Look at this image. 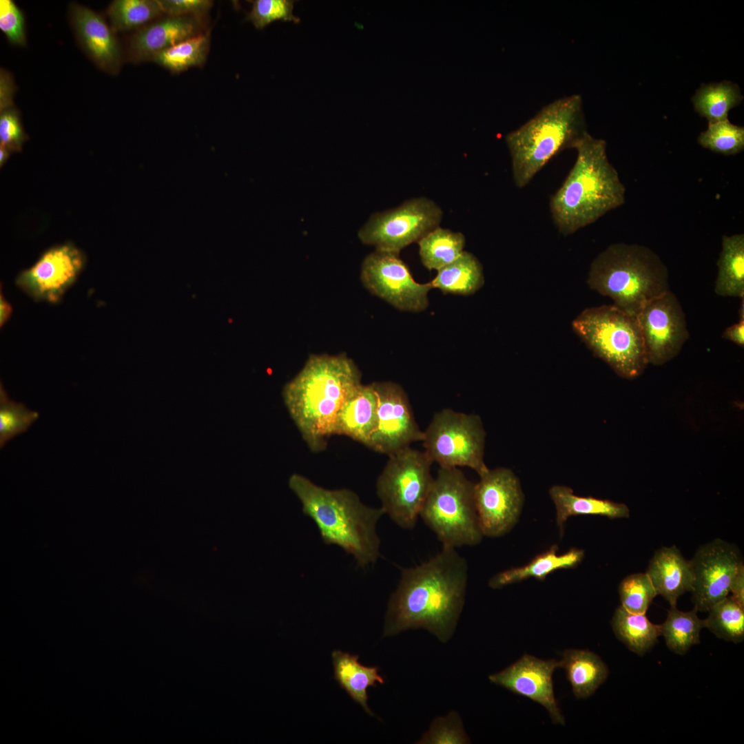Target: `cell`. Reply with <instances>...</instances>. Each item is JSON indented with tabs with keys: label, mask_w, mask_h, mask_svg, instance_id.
<instances>
[{
	"label": "cell",
	"mask_w": 744,
	"mask_h": 744,
	"mask_svg": "<svg viewBox=\"0 0 744 744\" xmlns=\"http://www.w3.org/2000/svg\"><path fill=\"white\" fill-rule=\"evenodd\" d=\"M465 242L462 233L438 226L417 242L421 261L428 269L438 271L463 253Z\"/></svg>",
	"instance_id": "4dcf8cb0"
},
{
	"label": "cell",
	"mask_w": 744,
	"mask_h": 744,
	"mask_svg": "<svg viewBox=\"0 0 744 744\" xmlns=\"http://www.w3.org/2000/svg\"><path fill=\"white\" fill-rule=\"evenodd\" d=\"M360 278L371 293L397 309L418 312L428 307L431 283L415 282L399 254L375 250L364 259Z\"/></svg>",
	"instance_id": "7c38bea8"
},
{
	"label": "cell",
	"mask_w": 744,
	"mask_h": 744,
	"mask_svg": "<svg viewBox=\"0 0 744 744\" xmlns=\"http://www.w3.org/2000/svg\"><path fill=\"white\" fill-rule=\"evenodd\" d=\"M572 326L590 350L623 378L637 377L648 364L637 316L613 304L584 309Z\"/></svg>",
	"instance_id": "52a82bcc"
},
{
	"label": "cell",
	"mask_w": 744,
	"mask_h": 744,
	"mask_svg": "<svg viewBox=\"0 0 744 744\" xmlns=\"http://www.w3.org/2000/svg\"><path fill=\"white\" fill-rule=\"evenodd\" d=\"M0 29L12 45H25V17L12 0L0 1Z\"/></svg>",
	"instance_id": "60d3db41"
},
{
	"label": "cell",
	"mask_w": 744,
	"mask_h": 744,
	"mask_svg": "<svg viewBox=\"0 0 744 744\" xmlns=\"http://www.w3.org/2000/svg\"><path fill=\"white\" fill-rule=\"evenodd\" d=\"M422 439L424 451L440 467H468L479 476L485 464L486 432L480 417L444 409L436 412Z\"/></svg>",
	"instance_id": "30bf717a"
},
{
	"label": "cell",
	"mask_w": 744,
	"mask_h": 744,
	"mask_svg": "<svg viewBox=\"0 0 744 744\" xmlns=\"http://www.w3.org/2000/svg\"><path fill=\"white\" fill-rule=\"evenodd\" d=\"M22 403L10 400L2 384L0 386V448L13 437L25 432L39 417Z\"/></svg>",
	"instance_id": "d590c367"
},
{
	"label": "cell",
	"mask_w": 744,
	"mask_h": 744,
	"mask_svg": "<svg viewBox=\"0 0 744 744\" xmlns=\"http://www.w3.org/2000/svg\"><path fill=\"white\" fill-rule=\"evenodd\" d=\"M159 2L164 14L174 17H203L213 5L209 0H159Z\"/></svg>",
	"instance_id": "7bdbcfd3"
},
{
	"label": "cell",
	"mask_w": 744,
	"mask_h": 744,
	"mask_svg": "<svg viewBox=\"0 0 744 744\" xmlns=\"http://www.w3.org/2000/svg\"><path fill=\"white\" fill-rule=\"evenodd\" d=\"M10 152L8 151L7 149H6V148H4L3 147H0V164H1V166H2L4 164V163L6 162V161L8 159Z\"/></svg>",
	"instance_id": "c3c4849f"
},
{
	"label": "cell",
	"mask_w": 744,
	"mask_h": 744,
	"mask_svg": "<svg viewBox=\"0 0 744 744\" xmlns=\"http://www.w3.org/2000/svg\"><path fill=\"white\" fill-rule=\"evenodd\" d=\"M373 385L378 395L377 422L366 446L389 456L413 442H422L423 431L415 421L403 388L393 382Z\"/></svg>",
	"instance_id": "9a60e30c"
},
{
	"label": "cell",
	"mask_w": 744,
	"mask_h": 744,
	"mask_svg": "<svg viewBox=\"0 0 744 744\" xmlns=\"http://www.w3.org/2000/svg\"><path fill=\"white\" fill-rule=\"evenodd\" d=\"M209 47V34L206 32L160 52L152 61L172 73L178 74L189 68L202 65Z\"/></svg>",
	"instance_id": "e575fe53"
},
{
	"label": "cell",
	"mask_w": 744,
	"mask_h": 744,
	"mask_svg": "<svg viewBox=\"0 0 744 744\" xmlns=\"http://www.w3.org/2000/svg\"><path fill=\"white\" fill-rule=\"evenodd\" d=\"M484 282L482 264L471 253L464 251L453 262L437 271L430 282L444 293L471 295L479 289Z\"/></svg>",
	"instance_id": "83f0119b"
},
{
	"label": "cell",
	"mask_w": 744,
	"mask_h": 744,
	"mask_svg": "<svg viewBox=\"0 0 744 744\" xmlns=\"http://www.w3.org/2000/svg\"><path fill=\"white\" fill-rule=\"evenodd\" d=\"M70 17L76 37L90 59L104 72H118L121 50L115 32L103 17L90 8L72 3Z\"/></svg>",
	"instance_id": "d6986e66"
},
{
	"label": "cell",
	"mask_w": 744,
	"mask_h": 744,
	"mask_svg": "<svg viewBox=\"0 0 744 744\" xmlns=\"http://www.w3.org/2000/svg\"><path fill=\"white\" fill-rule=\"evenodd\" d=\"M557 545L552 546L546 551L538 555L527 564L505 570L493 575L488 581V586L498 589L507 585L524 581L530 577L544 581L551 572L578 566L584 558V550L572 548L559 555Z\"/></svg>",
	"instance_id": "d4e9b609"
},
{
	"label": "cell",
	"mask_w": 744,
	"mask_h": 744,
	"mask_svg": "<svg viewBox=\"0 0 744 744\" xmlns=\"http://www.w3.org/2000/svg\"><path fill=\"white\" fill-rule=\"evenodd\" d=\"M690 561L694 576L691 591L694 608L707 612L730 593L731 581L743 564L741 553L734 544L716 538L700 546Z\"/></svg>",
	"instance_id": "e0dca14e"
},
{
	"label": "cell",
	"mask_w": 744,
	"mask_h": 744,
	"mask_svg": "<svg viewBox=\"0 0 744 744\" xmlns=\"http://www.w3.org/2000/svg\"><path fill=\"white\" fill-rule=\"evenodd\" d=\"M714 291L720 296L744 298V235L723 236Z\"/></svg>",
	"instance_id": "4316f807"
},
{
	"label": "cell",
	"mask_w": 744,
	"mask_h": 744,
	"mask_svg": "<svg viewBox=\"0 0 744 744\" xmlns=\"http://www.w3.org/2000/svg\"><path fill=\"white\" fill-rule=\"evenodd\" d=\"M588 133L579 94L558 99L544 106L505 141L516 187L526 186L557 154L575 149Z\"/></svg>",
	"instance_id": "5b68a950"
},
{
	"label": "cell",
	"mask_w": 744,
	"mask_h": 744,
	"mask_svg": "<svg viewBox=\"0 0 744 744\" xmlns=\"http://www.w3.org/2000/svg\"><path fill=\"white\" fill-rule=\"evenodd\" d=\"M722 337L734 342L741 347L744 346V318H740L739 321L727 327L723 333Z\"/></svg>",
	"instance_id": "bcb514c9"
},
{
	"label": "cell",
	"mask_w": 744,
	"mask_h": 744,
	"mask_svg": "<svg viewBox=\"0 0 744 744\" xmlns=\"http://www.w3.org/2000/svg\"><path fill=\"white\" fill-rule=\"evenodd\" d=\"M563 668L577 699L592 696L608 676L607 665L595 652L588 650L569 649L562 653Z\"/></svg>",
	"instance_id": "484cf974"
},
{
	"label": "cell",
	"mask_w": 744,
	"mask_h": 744,
	"mask_svg": "<svg viewBox=\"0 0 744 744\" xmlns=\"http://www.w3.org/2000/svg\"><path fill=\"white\" fill-rule=\"evenodd\" d=\"M619 593L621 606L633 613L645 614L657 595L646 573H635L626 577L620 583Z\"/></svg>",
	"instance_id": "74e56055"
},
{
	"label": "cell",
	"mask_w": 744,
	"mask_h": 744,
	"mask_svg": "<svg viewBox=\"0 0 744 744\" xmlns=\"http://www.w3.org/2000/svg\"><path fill=\"white\" fill-rule=\"evenodd\" d=\"M15 85L12 75L5 69L0 71V112L14 107Z\"/></svg>",
	"instance_id": "ee69618b"
},
{
	"label": "cell",
	"mask_w": 744,
	"mask_h": 744,
	"mask_svg": "<svg viewBox=\"0 0 744 744\" xmlns=\"http://www.w3.org/2000/svg\"><path fill=\"white\" fill-rule=\"evenodd\" d=\"M334 679L351 699L360 704L366 714L375 716L368 705L367 689L383 684L384 680L377 666H365L359 662V656L334 650L331 654Z\"/></svg>",
	"instance_id": "cb8c5ba5"
},
{
	"label": "cell",
	"mask_w": 744,
	"mask_h": 744,
	"mask_svg": "<svg viewBox=\"0 0 744 744\" xmlns=\"http://www.w3.org/2000/svg\"><path fill=\"white\" fill-rule=\"evenodd\" d=\"M549 495L556 509V521L560 535H563L564 524L568 517L577 515H600L610 519L628 518V507L623 503L593 497L578 496L573 490L562 485H554Z\"/></svg>",
	"instance_id": "603a6c76"
},
{
	"label": "cell",
	"mask_w": 744,
	"mask_h": 744,
	"mask_svg": "<svg viewBox=\"0 0 744 744\" xmlns=\"http://www.w3.org/2000/svg\"><path fill=\"white\" fill-rule=\"evenodd\" d=\"M560 668L556 659L543 660L529 654L504 670L490 674V681L542 705L554 724L564 725L565 719L556 701L552 675Z\"/></svg>",
	"instance_id": "ac0fdd59"
},
{
	"label": "cell",
	"mask_w": 744,
	"mask_h": 744,
	"mask_svg": "<svg viewBox=\"0 0 744 744\" xmlns=\"http://www.w3.org/2000/svg\"><path fill=\"white\" fill-rule=\"evenodd\" d=\"M378 395L373 383L358 386L340 407L334 435H345L366 445L377 422Z\"/></svg>",
	"instance_id": "7402d4cb"
},
{
	"label": "cell",
	"mask_w": 744,
	"mask_h": 744,
	"mask_svg": "<svg viewBox=\"0 0 744 744\" xmlns=\"http://www.w3.org/2000/svg\"><path fill=\"white\" fill-rule=\"evenodd\" d=\"M637 318L648 363L661 365L672 360L689 337L683 310L670 290L648 302Z\"/></svg>",
	"instance_id": "5bb4252c"
},
{
	"label": "cell",
	"mask_w": 744,
	"mask_h": 744,
	"mask_svg": "<svg viewBox=\"0 0 744 744\" xmlns=\"http://www.w3.org/2000/svg\"><path fill=\"white\" fill-rule=\"evenodd\" d=\"M743 99L739 87L730 81L702 84L692 98L696 112L708 123L727 119L730 110Z\"/></svg>",
	"instance_id": "f546056e"
},
{
	"label": "cell",
	"mask_w": 744,
	"mask_h": 744,
	"mask_svg": "<svg viewBox=\"0 0 744 744\" xmlns=\"http://www.w3.org/2000/svg\"><path fill=\"white\" fill-rule=\"evenodd\" d=\"M12 311V308L10 304L5 299L3 295L1 293L0 298V324L1 327L3 326L5 323L10 318Z\"/></svg>",
	"instance_id": "7dc6e473"
},
{
	"label": "cell",
	"mask_w": 744,
	"mask_h": 744,
	"mask_svg": "<svg viewBox=\"0 0 744 744\" xmlns=\"http://www.w3.org/2000/svg\"><path fill=\"white\" fill-rule=\"evenodd\" d=\"M418 743L462 744L470 742L464 732L459 714L452 712L445 717L435 719L429 730L422 736Z\"/></svg>",
	"instance_id": "ab89813d"
},
{
	"label": "cell",
	"mask_w": 744,
	"mask_h": 744,
	"mask_svg": "<svg viewBox=\"0 0 744 744\" xmlns=\"http://www.w3.org/2000/svg\"><path fill=\"white\" fill-rule=\"evenodd\" d=\"M289 487L299 499L302 512L318 528L325 544L336 545L365 567L380 556L376 525L384 511L364 505L347 489L329 490L299 474L289 479Z\"/></svg>",
	"instance_id": "277c9868"
},
{
	"label": "cell",
	"mask_w": 744,
	"mask_h": 744,
	"mask_svg": "<svg viewBox=\"0 0 744 744\" xmlns=\"http://www.w3.org/2000/svg\"><path fill=\"white\" fill-rule=\"evenodd\" d=\"M85 263L84 254L73 245L55 246L22 271L15 282L35 301L58 303L75 282Z\"/></svg>",
	"instance_id": "2e32d148"
},
{
	"label": "cell",
	"mask_w": 744,
	"mask_h": 744,
	"mask_svg": "<svg viewBox=\"0 0 744 744\" xmlns=\"http://www.w3.org/2000/svg\"><path fill=\"white\" fill-rule=\"evenodd\" d=\"M295 1L292 0H256L247 14L246 20L251 21L256 28L262 30L276 21L300 22L299 17L293 14Z\"/></svg>",
	"instance_id": "f35d334b"
},
{
	"label": "cell",
	"mask_w": 744,
	"mask_h": 744,
	"mask_svg": "<svg viewBox=\"0 0 744 744\" xmlns=\"http://www.w3.org/2000/svg\"><path fill=\"white\" fill-rule=\"evenodd\" d=\"M420 516L442 547L479 544L483 537L475 502V484L458 468L440 467Z\"/></svg>",
	"instance_id": "ba28073f"
},
{
	"label": "cell",
	"mask_w": 744,
	"mask_h": 744,
	"mask_svg": "<svg viewBox=\"0 0 744 744\" xmlns=\"http://www.w3.org/2000/svg\"><path fill=\"white\" fill-rule=\"evenodd\" d=\"M442 216V209L432 200L414 198L397 207L372 214L358 236L375 250L399 254L438 227Z\"/></svg>",
	"instance_id": "8fae6325"
},
{
	"label": "cell",
	"mask_w": 744,
	"mask_h": 744,
	"mask_svg": "<svg viewBox=\"0 0 744 744\" xmlns=\"http://www.w3.org/2000/svg\"><path fill=\"white\" fill-rule=\"evenodd\" d=\"M657 595L676 606L679 597L693 588L692 564L675 546L659 549L651 559L647 571Z\"/></svg>",
	"instance_id": "44dd1931"
},
{
	"label": "cell",
	"mask_w": 744,
	"mask_h": 744,
	"mask_svg": "<svg viewBox=\"0 0 744 744\" xmlns=\"http://www.w3.org/2000/svg\"><path fill=\"white\" fill-rule=\"evenodd\" d=\"M587 283L613 305L635 316L652 299L668 289V271L651 249L637 244L614 243L592 260Z\"/></svg>",
	"instance_id": "8992f818"
},
{
	"label": "cell",
	"mask_w": 744,
	"mask_h": 744,
	"mask_svg": "<svg viewBox=\"0 0 744 744\" xmlns=\"http://www.w3.org/2000/svg\"><path fill=\"white\" fill-rule=\"evenodd\" d=\"M475 484V502L484 537L508 533L520 516L524 494L520 482L507 468L488 469Z\"/></svg>",
	"instance_id": "4fadbf2b"
},
{
	"label": "cell",
	"mask_w": 744,
	"mask_h": 744,
	"mask_svg": "<svg viewBox=\"0 0 744 744\" xmlns=\"http://www.w3.org/2000/svg\"><path fill=\"white\" fill-rule=\"evenodd\" d=\"M433 461L426 452L405 448L389 456L376 483L384 513L397 526L412 529L433 485Z\"/></svg>",
	"instance_id": "9c48e42d"
},
{
	"label": "cell",
	"mask_w": 744,
	"mask_h": 744,
	"mask_svg": "<svg viewBox=\"0 0 744 744\" xmlns=\"http://www.w3.org/2000/svg\"><path fill=\"white\" fill-rule=\"evenodd\" d=\"M697 141L701 146L714 152L736 154L744 149V127L732 124L728 119L708 123L707 130L700 134Z\"/></svg>",
	"instance_id": "8d00e7d4"
},
{
	"label": "cell",
	"mask_w": 744,
	"mask_h": 744,
	"mask_svg": "<svg viewBox=\"0 0 744 744\" xmlns=\"http://www.w3.org/2000/svg\"><path fill=\"white\" fill-rule=\"evenodd\" d=\"M697 612L694 608L684 612L671 606L665 621L660 625L661 636L674 653L685 654L692 646L699 643L705 621L698 617Z\"/></svg>",
	"instance_id": "1f68e13d"
},
{
	"label": "cell",
	"mask_w": 744,
	"mask_h": 744,
	"mask_svg": "<svg viewBox=\"0 0 744 744\" xmlns=\"http://www.w3.org/2000/svg\"><path fill=\"white\" fill-rule=\"evenodd\" d=\"M575 149L576 161L550 201L552 220L564 236L595 223L625 203L626 188L608 161L606 141L588 132Z\"/></svg>",
	"instance_id": "3957f363"
},
{
	"label": "cell",
	"mask_w": 744,
	"mask_h": 744,
	"mask_svg": "<svg viewBox=\"0 0 744 744\" xmlns=\"http://www.w3.org/2000/svg\"><path fill=\"white\" fill-rule=\"evenodd\" d=\"M468 570L466 559L448 547L420 565L402 569L388 603L383 636L424 628L448 641L464 604Z\"/></svg>",
	"instance_id": "6da1fadb"
},
{
	"label": "cell",
	"mask_w": 744,
	"mask_h": 744,
	"mask_svg": "<svg viewBox=\"0 0 744 744\" xmlns=\"http://www.w3.org/2000/svg\"><path fill=\"white\" fill-rule=\"evenodd\" d=\"M106 14L115 33L138 30L165 14L159 0H115Z\"/></svg>",
	"instance_id": "d6a6232c"
},
{
	"label": "cell",
	"mask_w": 744,
	"mask_h": 744,
	"mask_svg": "<svg viewBox=\"0 0 744 744\" xmlns=\"http://www.w3.org/2000/svg\"><path fill=\"white\" fill-rule=\"evenodd\" d=\"M731 597L744 606V564L741 565L734 575L730 586Z\"/></svg>",
	"instance_id": "f6af8a7d"
},
{
	"label": "cell",
	"mask_w": 744,
	"mask_h": 744,
	"mask_svg": "<svg viewBox=\"0 0 744 744\" xmlns=\"http://www.w3.org/2000/svg\"><path fill=\"white\" fill-rule=\"evenodd\" d=\"M611 624L617 639L640 656L648 652L661 636L660 625L652 623L645 614L631 612L621 606L615 610Z\"/></svg>",
	"instance_id": "f1b7e54d"
},
{
	"label": "cell",
	"mask_w": 744,
	"mask_h": 744,
	"mask_svg": "<svg viewBox=\"0 0 744 744\" xmlns=\"http://www.w3.org/2000/svg\"><path fill=\"white\" fill-rule=\"evenodd\" d=\"M360 380L358 368L346 354H312L285 384L286 407L312 451L324 449L327 440L334 435L340 407Z\"/></svg>",
	"instance_id": "7a4b0ae2"
},
{
	"label": "cell",
	"mask_w": 744,
	"mask_h": 744,
	"mask_svg": "<svg viewBox=\"0 0 744 744\" xmlns=\"http://www.w3.org/2000/svg\"><path fill=\"white\" fill-rule=\"evenodd\" d=\"M705 628L716 637L735 643L744 639V606L731 596L715 603L707 610Z\"/></svg>",
	"instance_id": "836d02e7"
},
{
	"label": "cell",
	"mask_w": 744,
	"mask_h": 744,
	"mask_svg": "<svg viewBox=\"0 0 744 744\" xmlns=\"http://www.w3.org/2000/svg\"><path fill=\"white\" fill-rule=\"evenodd\" d=\"M0 147L19 152L26 139L19 113L14 107L0 112Z\"/></svg>",
	"instance_id": "b9f144b4"
},
{
	"label": "cell",
	"mask_w": 744,
	"mask_h": 744,
	"mask_svg": "<svg viewBox=\"0 0 744 744\" xmlns=\"http://www.w3.org/2000/svg\"><path fill=\"white\" fill-rule=\"evenodd\" d=\"M203 17L166 16L138 29L130 38V61H152L160 52L181 41L203 33Z\"/></svg>",
	"instance_id": "ffe728a7"
}]
</instances>
